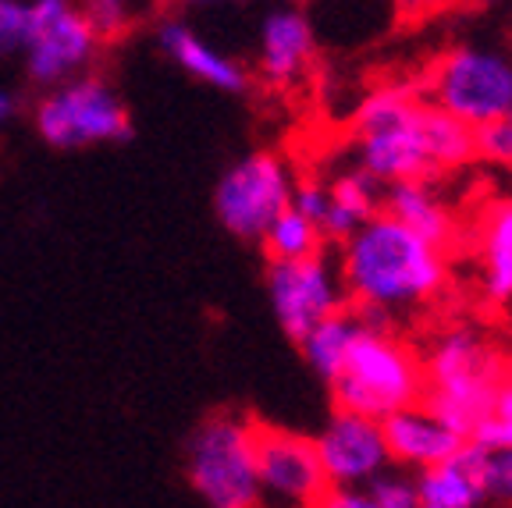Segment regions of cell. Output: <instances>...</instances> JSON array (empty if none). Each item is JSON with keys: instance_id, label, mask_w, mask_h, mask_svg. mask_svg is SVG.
<instances>
[{"instance_id": "obj_1", "label": "cell", "mask_w": 512, "mask_h": 508, "mask_svg": "<svg viewBox=\"0 0 512 508\" xmlns=\"http://www.w3.org/2000/svg\"><path fill=\"white\" fill-rule=\"evenodd\" d=\"M335 260L352 306H374L392 317L431 302L448 281V256L388 214L370 217L338 246Z\"/></svg>"}, {"instance_id": "obj_2", "label": "cell", "mask_w": 512, "mask_h": 508, "mask_svg": "<svg viewBox=\"0 0 512 508\" xmlns=\"http://www.w3.org/2000/svg\"><path fill=\"white\" fill-rule=\"evenodd\" d=\"M505 370L509 363L484 334L466 324L448 327L424 356V405L445 427L470 441L480 423L488 420Z\"/></svg>"}, {"instance_id": "obj_3", "label": "cell", "mask_w": 512, "mask_h": 508, "mask_svg": "<svg viewBox=\"0 0 512 508\" xmlns=\"http://www.w3.org/2000/svg\"><path fill=\"white\" fill-rule=\"evenodd\" d=\"M356 167L374 182H431L424 150V100L416 86H377L356 107Z\"/></svg>"}, {"instance_id": "obj_4", "label": "cell", "mask_w": 512, "mask_h": 508, "mask_svg": "<svg viewBox=\"0 0 512 508\" xmlns=\"http://www.w3.org/2000/svg\"><path fill=\"white\" fill-rule=\"evenodd\" d=\"M424 391V356L413 345L399 334H360L342 377L331 381V402L335 413L381 423L399 409L420 405Z\"/></svg>"}, {"instance_id": "obj_5", "label": "cell", "mask_w": 512, "mask_h": 508, "mask_svg": "<svg viewBox=\"0 0 512 508\" xmlns=\"http://www.w3.org/2000/svg\"><path fill=\"white\" fill-rule=\"evenodd\" d=\"M416 93L427 107H438L477 132L512 114V57L473 43L452 47L431 64Z\"/></svg>"}, {"instance_id": "obj_6", "label": "cell", "mask_w": 512, "mask_h": 508, "mask_svg": "<svg viewBox=\"0 0 512 508\" xmlns=\"http://www.w3.org/2000/svg\"><path fill=\"white\" fill-rule=\"evenodd\" d=\"M253 423L239 413L207 416L185 445V480L207 508H264L256 484Z\"/></svg>"}, {"instance_id": "obj_7", "label": "cell", "mask_w": 512, "mask_h": 508, "mask_svg": "<svg viewBox=\"0 0 512 508\" xmlns=\"http://www.w3.org/2000/svg\"><path fill=\"white\" fill-rule=\"evenodd\" d=\"M36 132L54 150H82L100 143H128L132 118L118 89L100 75H79L50 89L36 104Z\"/></svg>"}, {"instance_id": "obj_8", "label": "cell", "mask_w": 512, "mask_h": 508, "mask_svg": "<svg viewBox=\"0 0 512 508\" xmlns=\"http://www.w3.org/2000/svg\"><path fill=\"white\" fill-rule=\"evenodd\" d=\"M296 175L278 153H249L235 160L214 185V214L235 239L260 242L264 231L278 221L292 203Z\"/></svg>"}, {"instance_id": "obj_9", "label": "cell", "mask_w": 512, "mask_h": 508, "mask_svg": "<svg viewBox=\"0 0 512 508\" xmlns=\"http://www.w3.org/2000/svg\"><path fill=\"white\" fill-rule=\"evenodd\" d=\"M267 299H271L278 327L296 345L320 320L352 306L342 274H338V260L328 249L299 263H267Z\"/></svg>"}, {"instance_id": "obj_10", "label": "cell", "mask_w": 512, "mask_h": 508, "mask_svg": "<svg viewBox=\"0 0 512 508\" xmlns=\"http://www.w3.org/2000/svg\"><path fill=\"white\" fill-rule=\"evenodd\" d=\"M253 459L264 508H317L328 494L313 437L256 420Z\"/></svg>"}, {"instance_id": "obj_11", "label": "cell", "mask_w": 512, "mask_h": 508, "mask_svg": "<svg viewBox=\"0 0 512 508\" xmlns=\"http://www.w3.org/2000/svg\"><path fill=\"white\" fill-rule=\"evenodd\" d=\"M96 50H100V43L82 22L75 4H64V0H36L32 4V32L22 50L25 72L32 82L57 89L64 82L79 79L93 64Z\"/></svg>"}, {"instance_id": "obj_12", "label": "cell", "mask_w": 512, "mask_h": 508, "mask_svg": "<svg viewBox=\"0 0 512 508\" xmlns=\"http://www.w3.org/2000/svg\"><path fill=\"white\" fill-rule=\"evenodd\" d=\"M313 448L328 487H367L392 466L381 423L352 413H331V420L313 437Z\"/></svg>"}, {"instance_id": "obj_13", "label": "cell", "mask_w": 512, "mask_h": 508, "mask_svg": "<svg viewBox=\"0 0 512 508\" xmlns=\"http://www.w3.org/2000/svg\"><path fill=\"white\" fill-rule=\"evenodd\" d=\"M381 434L384 445H388V455H392V466L409 469V473H424V469L441 466L463 448V437L452 427H445L424 402L399 409L388 420H381Z\"/></svg>"}, {"instance_id": "obj_14", "label": "cell", "mask_w": 512, "mask_h": 508, "mask_svg": "<svg viewBox=\"0 0 512 508\" xmlns=\"http://www.w3.org/2000/svg\"><path fill=\"white\" fill-rule=\"evenodd\" d=\"M317 57L313 22L303 8H274L260 22V75L271 86H296Z\"/></svg>"}, {"instance_id": "obj_15", "label": "cell", "mask_w": 512, "mask_h": 508, "mask_svg": "<svg viewBox=\"0 0 512 508\" xmlns=\"http://www.w3.org/2000/svg\"><path fill=\"white\" fill-rule=\"evenodd\" d=\"M381 214L399 221L402 228H409L416 239H424L427 246H434L438 253H448L459 239L456 214L448 210V203L438 196L434 182H427V178H420V182L384 185Z\"/></svg>"}, {"instance_id": "obj_16", "label": "cell", "mask_w": 512, "mask_h": 508, "mask_svg": "<svg viewBox=\"0 0 512 508\" xmlns=\"http://www.w3.org/2000/svg\"><path fill=\"white\" fill-rule=\"evenodd\" d=\"M157 43H160V50H164V54L182 68V72L192 75V79L207 82V86L221 89V93H246L249 89L246 68H242L235 57L221 54L214 43H207L203 36H196V32H192L185 22H178V18L160 22Z\"/></svg>"}, {"instance_id": "obj_17", "label": "cell", "mask_w": 512, "mask_h": 508, "mask_svg": "<svg viewBox=\"0 0 512 508\" xmlns=\"http://www.w3.org/2000/svg\"><path fill=\"white\" fill-rule=\"evenodd\" d=\"M484 459L488 448L463 441L456 455L434 469L416 473V494L424 508H480L484 501Z\"/></svg>"}, {"instance_id": "obj_18", "label": "cell", "mask_w": 512, "mask_h": 508, "mask_svg": "<svg viewBox=\"0 0 512 508\" xmlns=\"http://www.w3.org/2000/svg\"><path fill=\"white\" fill-rule=\"evenodd\" d=\"M328 185V214L320 221V239L324 246H342L349 242L370 217L381 214L384 185L374 182L360 167H345Z\"/></svg>"}, {"instance_id": "obj_19", "label": "cell", "mask_w": 512, "mask_h": 508, "mask_svg": "<svg viewBox=\"0 0 512 508\" xmlns=\"http://www.w3.org/2000/svg\"><path fill=\"white\" fill-rule=\"evenodd\" d=\"M480 285L491 302H512V199L484 214L480 228Z\"/></svg>"}, {"instance_id": "obj_20", "label": "cell", "mask_w": 512, "mask_h": 508, "mask_svg": "<svg viewBox=\"0 0 512 508\" xmlns=\"http://www.w3.org/2000/svg\"><path fill=\"white\" fill-rule=\"evenodd\" d=\"M424 150L431 175H452L477 160V132L438 107L424 104Z\"/></svg>"}, {"instance_id": "obj_21", "label": "cell", "mask_w": 512, "mask_h": 508, "mask_svg": "<svg viewBox=\"0 0 512 508\" xmlns=\"http://www.w3.org/2000/svg\"><path fill=\"white\" fill-rule=\"evenodd\" d=\"M360 324L352 317V310L335 313V317L320 320L303 342H299V352L310 363V370L320 377V381H338L345 370V359H349L352 345L360 342Z\"/></svg>"}, {"instance_id": "obj_22", "label": "cell", "mask_w": 512, "mask_h": 508, "mask_svg": "<svg viewBox=\"0 0 512 508\" xmlns=\"http://www.w3.org/2000/svg\"><path fill=\"white\" fill-rule=\"evenodd\" d=\"M260 246H264V253L271 263H299V260L317 256L320 249H324V239H320L317 224L299 217L296 210H285V214L264 231Z\"/></svg>"}, {"instance_id": "obj_23", "label": "cell", "mask_w": 512, "mask_h": 508, "mask_svg": "<svg viewBox=\"0 0 512 508\" xmlns=\"http://www.w3.org/2000/svg\"><path fill=\"white\" fill-rule=\"evenodd\" d=\"M470 441L484 445L488 452H495V448H512V366L505 370L502 381H498L488 420L480 423L477 434H473Z\"/></svg>"}, {"instance_id": "obj_24", "label": "cell", "mask_w": 512, "mask_h": 508, "mask_svg": "<svg viewBox=\"0 0 512 508\" xmlns=\"http://www.w3.org/2000/svg\"><path fill=\"white\" fill-rule=\"evenodd\" d=\"M370 498L381 508H420V494H416V473L399 466H388L381 477L367 484Z\"/></svg>"}, {"instance_id": "obj_25", "label": "cell", "mask_w": 512, "mask_h": 508, "mask_svg": "<svg viewBox=\"0 0 512 508\" xmlns=\"http://www.w3.org/2000/svg\"><path fill=\"white\" fill-rule=\"evenodd\" d=\"M79 15L96 36V43L118 40L121 32H128V25H132V8L121 0H89L79 8Z\"/></svg>"}, {"instance_id": "obj_26", "label": "cell", "mask_w": 512, "mask_h": 508, "mask_svg": "<svg viewBox=\"0 0 512 508\" xmlns=\"http://www.w3.org/2000/svg\"><path fill=\"white\" fill-rule=\"evenodd\" d=\"M32 32V4L0 0V57L22 54Z\"/></svg>"}, {"instance_id": "obj_27", "label": "cell", "mask_w": 512, "mask_h": 508, "mask_svg": "<svg viewBox=\"0 0 512 508\" xmlns=\"http://www.w3.org/2000/svg\"><path fill=\"white\" fill-rule=\"evenodd\" d=\"M484 501L512 508V448H495L484 459Z\"/></svg>"}, {"instance_id": "obj_28", "label": "cell", "mask_w": 512, "mask_h": 508, "mask_svg": "<svg viewBox=\"0 0 512 508\" xmlns=\"http://www.w3.org/2000/svg\"><path fill=\"white\" fill-rule=\"evenodd\" d=\"M477 160L512 171V114L477 128Z\"/></svg>"}, {"instance_id": "obj_29", "label": "cell", "mask_w": 512, "mask_h": 508, "mask_svg": "<svg viewBox=\"0 0 512 508\" xmlns=\"http://www.w3.org/2000/svg\"><path fill=\"white\" fill-rule=\"evenodd\" d=\"M288 210H296L299 217H306V221L320 228V221L328 214V185L320 182V178H296Z\"/></svg>"}, {"instance_id": "obj_30", "label": "cell", "mask_w": 512, "mask_h": 508, "mask_svg": "<svg viewBox=\"0 0 512 508\" xmlns=\"http://www.w3.org/2000/svg\"><path fill=\"white\" fill-rule=\"evenodd\" d=\"M317 508H381L367 487H328Z\"/></svg>"}, {"instance_id": "obj_31", "label": "cell", "mask_w": 512, "mask_h": 508, "mask_svg": "<svg viewBox=\"0 0 512 508\" xmlns=\"http://www.w3.org/2000/svg\"><path fill=\"white\" fill-rule=\"evenodd\" d=\"M18 111H22V96L11 93V89H0V125H8Z\"/></svg>"}, {"instance_id": "obj_32", "label": "cell", "mask_w": 512, "mask_h": 508, "mask_svg": "<svg viewBox=\"0 0 512 508\" xmlns=\"http://www.w3.org/2000/svg\"><path fill=\"white\" fill-rule=\"evenodd\" d=\"M420 508H424V505H420Z\"/></svg>"}]
</instances>
